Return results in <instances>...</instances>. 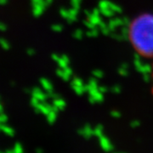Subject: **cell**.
Returning <instances> with one entry per match:
<instances>
[{
  "label": "cell",
  "instance_id": "cell-1",
  "mask_svg": "<svg viewBox=\"0 0 153 153\" xmlns=\"http://www.w3.org/2000/svg\"><path fill=\"white\" fill-rule=\"evenodd\" d=\"M129 39L139 54L153 57V15L137 17L129 27Z\"/></svg>",
  "mask_w": 153,
  "mask_h": 153
},
{
  "label": "cell",
  "instance_id": "cell-11",
  "mask_svg": "<svg viewBox=\"0 0 153 153\" xmlns=\"http://www.w3.org/2000/svg\"><path fill=\"white\" fill-rule=\"evenodd\" d=\"M27 54L29 56H33V55L36 54V51H35V49H33V48H28L27 49Z\"/></svg>",
  "mask_w": 153,
  "mask_h": 153
},
{
  "label": "cell",
  "instance_id": "cell-13",
  "mask_svg": "<svg viewBox=\"0 0 153 153\" xmlns=\"http://www.w3.org/2000/svg\"><path fill=\"white\" fill-rule=\"evenodd\" d=\"M8 2H9V0H0V5H6L8 4Z\"/></svg>",
  "mask_w": 153,
  "mask_h": 153
},
{
  "label": "cell",
  "instance_id": "cell-12",
  "mask_svg": "<svg viewBox=\"0 0 153 153\" xmlns=\"http://www.w3.org/2000/svg\"><path fill=\"white\" fill-rule=\"evenodd\" d=\"M7 29H8V27L6 26V24L0 22V32H5L7 31Z\"/></svg>",
  "mask_w": 153,
  "mask_h": 153
},
{
  "label": "cell",
  "instance_id": "cell-8",
  "mask_svg": "<svg viewBox=\"0 0 153 153\" xmlns=\"http://www.w3.org/2000/svg\"><path fill=\"white\" fill-rule=\"evenodd\" d=\"M0 46L1 48L4 50H9L10 49V42L4 38H0Z\"/></svg>",
  "mask_w": 153,
  "mask_h": 153
},
{
  "label": "cell",
  "instance_id": "cell-7",
  "mask_svg": "<svg viewBox=\"0 0 153 153\" xmlns=\"http://www.w3.org/2000/svg\"><path fill=\"white\" fill-rule=\"evenodd\" d=\"M12 151H13V153H23L24 152V147H23L22 143L16 142L12 147Z\"/></svg>",
  "mask_w": 153,
  "mask_h": 153
},
{
  "label": "cell",
  "instance_id": "cell-6",
  "mask_svg": "<svg viewBox=\"0 0 153 153\" xmlns=\"http://www.w3.org/2000/svg\"><path fill=\"white\" fill-rule=\"evenodd\" d=\"M40 83H41L42 87L44 88L46 91H48L49 93L51 91V89H52V85H51V83H50V82H49L48 79H46V78H44V77H42V78L40 79Z\"/></svg>",
  "mask_w": 153,
  "mask_h": 153
},
{
  "label": "cell",
  "instance_id": "cell-5",
  "mask_svg": "<svg viewBox=\"0 0 153 153\" xmlns=\"http://www.w3.org/2000/svg\"><path fill=\"white\" fill-rule=\"evenodd\" d=\"M0 129L1 132L4 133L5 135L10 137H13L16 134V132L15 129L13 128H11L10 126L7 125L6 123H3V124H0Z\"/></svg>",
  "mask_w": 153,
  "mask_h": 153
},
{
  "label": "cell",
  "instance_id": "cell-9",
  "mask_svg": "<svg viewBox=\"0 0 153 153\" xmlns=\"http://www.w3.org/2000/svg\"><path fill=\"white\" fill-rule=\"evenodd\" d=\"M46 116H47V121L49 122V123H52L55 120V111H54L53 110H51Z\"/></svg>",
  "mask_w": 153,
  "mask_h": 153
},
{
  "label": "cell",
  "instance_id": "cell-10",
  "mask_svg": "<svg viewBox=\"0 0 153 153\" xmlns=\"http://www.w3.org/2000/svg\"><path fill=\"white\" fill-rule=\"evenodd\" d=\"M8 122V116L4 112H0V124L6 123Z\"/></svg>",
  "mask_w": 153,
  "mask_h": 153
},
{
  "label": "cell",
  "instance_id": "cell-15",
  "mask_svg": "<svg viewBox=\"0 0 153 153\" xmlns=\"http://www.w3.org/2000/svg\"><path fill=\"white\" fill-rule=\"evenodd\" d=\"M45 2H46L47 4H49V3L51 2V0H45Z\"/></svg>",
  "mask_w": 153,
  "mask_h": 153
},
{
  "label": "cell",
  "instance_id": "cell-14",
  "mask_svg": "<svg viewBox=\"0 0 153 153\" xmlns=\"http://www.w3.org/2000/svg\"><path fill=\"white\" fill-rule=\"evenodd\" d=\"M36 152H42V150H40V149H37V150H36Z\"/></svg>",
  "mask_w": 153,
  "mask_h": 153
},
{
  "label": "cell",
  "instance_id": "cell-4",
  "mask_svg": "<svg viewBox=\"0 0 153 153\" xmlns=\"http://www.w3.org/2000/svg\"><path fill=\"white\" fill-rule=\"evenodd\" d=\"M31 94H32V97L36 98L41 102H44V100H46V97H47L46 94L39 88H33V89L31 90Z\"/></svg>",
  "mask_w": 153,
  "mask_h": 153
},
{
  "label": "cell",
  "instance_id": "cell-2",
  "mask_svg": "<svg viewBox=\"0 0 153 153\" xmlns=\"http://www.w3.org/2000/svg\"><path fill=\"white\" fill-rule=\"evenodd\" d=\"M45 0H31L32 12L34 17H39L43 15L45 7H46Z\"/></svg>",
  "mask_w": 153,
  "mask_h": 153
},
{
  "label": "cell",
  "instance_id": "cell-3",
  "mask_svg": "<svg viewBox=\"0 0 153 153\" xmlns=\"http://www.w3.org/2000/svg\"><path fill=\"white\" fill-rule=\"evenodd\" d=\"M33 109L36 111V113H42L44 115H47L51 110H53L49 105L44 104L43 102H39L35 107H33Z\"/></svg>",
  "mask_w": 153,
  "mask_h": 153
},
{
  "label": "cell",
  "instance_id": "cell-17",
  "mask_svg": "<svg viewBox=\"0 0 153 153\" xmlns=\"http://www.w3.org/2000/svg\"><path fill=\"white\" fill-rule=\"evenodd\" d=\"M152 76H153V72H152ZM152 94H153V87H152Z\"/></svg>",
  "mask_w": 153,
  "mask_h": 153
},
{
  "label": "cell",
  "instance_id": "cell-16",
  "mask_svg": "<svg viewBox=\"0 0 153 153\" xmlns=\"http://www.w3.org/2000/svg\"><path fill=\"white\" fill-rule=\"evenodd\" d=\"M3 152V151H1V150H0V153H2Z\"/></svg>",
  "mask_w": 153,
  "mask_h": 153
},
{
  "label": "cell",
  "instance_id": "cell-18",
  "mask_svg": "<svg viewBox=\"0 0 153 153\" xmlns=\"http://www.w3.org/2000/svg\"><path fill=\"white\" fill-rule=\"evenodd\" d=\"M0 132H1V129H0Z\"/></svg>",
  "mask_w": 153,
  "mask_h": 153
}]
</instances>
